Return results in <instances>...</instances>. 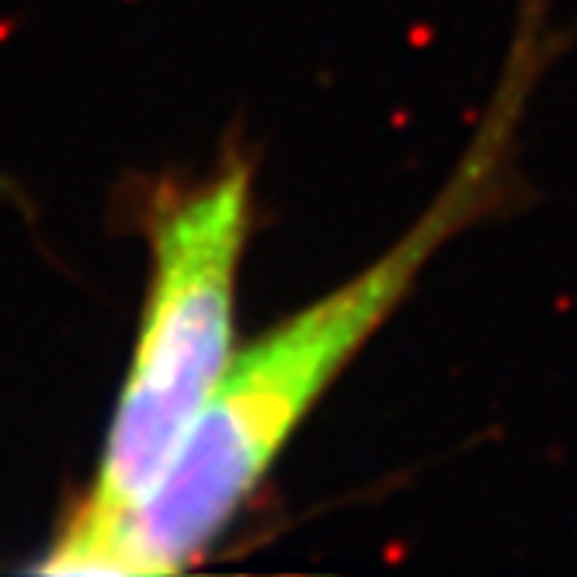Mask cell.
<instances>
[{
    "label": "cell",
    "instance_id": "7a4b0ae2",
    "mask_svg": "<svg viewBox=\"0 0 577 577\" xmlns=\"http://www.w3.org/2000/svg\"><path fill=\"white\" fill-rule=\"evenodd\" d=\"M251 164L230 160L150 223V282L91 494L73 522H105L160 484L233 362V310L251 237Z\"/></svg>",
    "mask_w": 577,
    "mask_h": 577
},
{
    "label": "cell",
    "instance_id": "6da1fadb",
    "mask_svg": "<svg viewBox=\"0 0 577 577\" xmlns=\"http://www.w3.org/2000/svg\"><path fill=\"white\" fill-rule=\"evenodd\" d=\"M543 21V0H529L477 136L411 230L369 268L233 355L216 397L160 484L140 505L105 522L67 518L35 571L171 574L195 564L223 536L289 438L404 303L435 254L505 199L518 119L550 49Z\"/></svg>",
    "mask_w": 577,
    "mask_h": 577
}]
</instances>
